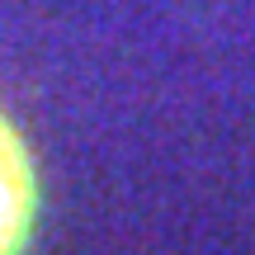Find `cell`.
<instances>
[{
    "instance_id": "1",
    "label": "cell",
    "mask_w": 255,
    "mask_h": 255,
    "mask_svg": "<svg viewBox=\"0 0 255 255\" xmlns=\"http://www.w3.org/2000/svg\"><path fill=\"white\" fill-rule=\"evenodd\" d=\"M33 208H38L33 161L24 151V137L0 114V255L24 251L28 227H33Z\"/></svg>"
}]
</instances>
